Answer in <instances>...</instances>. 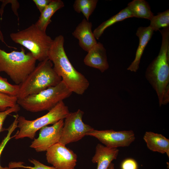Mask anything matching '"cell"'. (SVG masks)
Listing matches in <instances>:
<instances>
[{"label": "cell", "instance_id": "1f68e13d", "mask_svg": "<svg viewBox=\"0 0 169 169\" xmlns=\"http://www.w3.org/2000/svg\"><path fill=\"white\" fill-rule=\"evenodd\" d=\"M0 169H10L8 167H3L2 166H1L0 168Z\"/></svg>", "mask_w": 169, "mask_h": 169}, {"label": "cell", "instance_id": "83f0119b", "mask_svg": "<svg viewBox=\"0 0 169 169\" xmlns=\"http://www.w3.org/2000/svg\"><path fill=\"white\" fill-rule=\"evenodd\" d=\"M33 1L41 13L51 2V0H33Z\"/></svg>", "mask_w": 169, "mask_h": 169}, {"label": "cell", "instance_id": "4dcf8cb0", "mask_svg": "<svg viewBox=\"0 0 169 169\" xmlns=\"http://www.w3.org/2000/svg\"><path fill=\"white\" fill-rule=\"evenodd\" d=\"M108 169H115L114 164L111 162L110 164Z\"/></svg>", "mask_w": 169, "mask_h": 169}, {"label": "cell", "instance_id": "8992f818", "mask_svg": "<svg viewBox=\"0 0 169 169\" xmlns=\"http://www.w3.org/2000/svg\"><path fill=\"white\" fill-rule=\"evenodd\" d=\"M10 36L14 42L28 49L36 60L40 62L48 58L53 39L35 23L16 33H12Z\"/></svg>", "mask_w": 169, "mask_h": 169}, {"label": "cell", "instance_id": "ac0fdd59", "mask_svg": "<svg viewBox=\"0 0 169 169\" xmlns=\"http://www.w3.org/2000/svg\"><path fill=\"white\" fill-rule=\"evenodd\" d=\"M127 7L133 17L150 20L154 15L149 4L145 0H133L128 4Z\"/></svg>", "mask_w": 169, "mask_h": 169}, {"label": "cell", "instance_id": "52a82bcc", "mask_svg": "<svg viewBox=\"0 0 169 169\" xmlns=\"http://www.w3.org/2000/svg\"><path fill=\"white\" fill-rule=\"evenodd\" d=\"M69 112L68 108L63 102L59 103L45 115L33 120L26 119L23 116L18 119V131L14 136L16 139L28 137L33 139L36 132L49 124H54L61 120H64Z\"/></svg>", "mask_w": 169, "mask_h": 169}, {"label": "cell", "instance_id": "7c38bea8", "mask_svg": "<svg viewBox=\"0 0 169 169\" xmlns=\"http://www.w3.org/2000/svg\"><path fill=\"white\" fill-rule=\"evenodd\" d=\"M84 62L86 65L97 69L102 73L108 69L109 65L106 50L103 44L97 42L88 52Z\"/></svg>", "mask_w": 169, "mask_h": 169}, {"label": "cell", "instance_id": "f1b7e54d", "mask_svg": "<svg viewBox=\"0 0 169 169\" xmlns=\"http://www.w3.org/2000/svg\"><path fill=\"white\" fill-rule=\"evenodd\" d=\"M7 3H10L12 4V9L14 14L17 16L19 19L17 9L19 7V4L17 0H5Z\"/></svg>", "mask_w": 169, "mask_h": 169}, {"label": "cell", "instance_id": "4316f807", "mask_svg": "<svg viewBox=\"0 0 169 169\" xmlns=\"http://www.w3.org/2000/svg\"><path fill=\"white\" fill-rule=\"evenodd\" d=\"M136 161L133 159L127 158L123 161L121 164V169H138Z\"/></svg>", "mask_w": 169, "mask_h": 169}, {"label": "cell", "instance_id": "d4e9b609", "mask_svg": "<svg viewBox=\"0 0 169 169\" xmlns=\"http://www.w3.org/2000/svg\"><path fill=\"white\" fill-rule=\"evenodd\" d=\"M19 116L17 114L14 116V119L13 122L7 129L8 133L7 136L4 138L0 144V157L2 152L8 142L14 136L12 137L11 135L15 129L18 127V119ZM1 166L0 165V168Z\"/></svg>", "mask_w": 169, "mask_h": 169}, {"label": "cell", "instance_id": "5b68a950", "mask_svg": "<svg viewBox=\"0 0 169 169\" xmlns=\"http://www.w3.org/2000/svg\"><path fill=\"white\" fill-rule=\"evenodd\" d=\"M72 93L62 80L55 86L49 87L23 98L18 99L17 104L24 110L32 112L49 111L69 97Z\"/></svg>", "mask_w": 169, "mask_h": 169}, {"label": "cell", "instance_id": "277c9868", "mask_svg": "<svg viewBox=\"0 0 169 169\" xmlns=\"http://www.w3.org/2000/svg\"><path fill=\"white\" fill-rule=\"evenodd\" d=\"M20 51L7 53L0 48V72H4L16 84L22 83L35 67L36 60L32 54Z\"/></svg>", "mask_w": 169, "mask_h": 169}, {"label": "cell", "instance_id": "f546056e", "mask_svg": "<svg viewBox=\"0 0 169 169\" xmlns=\"http://www.w3.org/2000/svg\"><path fill=\"white\" fill-rule=\"evenodd\" d=\"M0 40L3 43H4L8 47H11L9 46H8L6 43L5 42L4 40V38L3 36V33H2L1 31L0 30Z\"/></svg>", "mask_w": 169, "mask_h": 169}, {"label": "cell", "instance_id": "4fadbf2b", "mask_svg": "<svg viewBox=\"0 0 169 169\" xmlns=\"http://www.w3.org/2000/svg\"><path fill=\"white\" fill-rule=\"evenodd\" d=\"M92 23L84 18L72 33L79 40V46L87 52L97 43L92 31Z\"/></svg>", "mask_w": 169, "mask_h": 169}, {"label": "cell", "instance_id": "ba28073f", "mask_svg": "<svg viewBox=\"0 0 169 169\" xmlns=\"http://www.w3.org/2000/svg\"><path fill=\"white\" fill-rule=\"evenodd\" d=\"M84 112L80 109L69 112L64 119L59 142L65 145L77 141L94 129L82 120Z\"/></svg>", "mask_w": 169, "mask_h": 169}, {"label": "cell", "instance_id": "7402d4cb", "mask_svg": "<svg viewBox=\"0 0 169 169\" xmlns=\"http://www.w3.org/2000/svg\"><path fill=\"white\" fill-rule=\"evenodd\" d=\"M19 90V84H12L7 79L0 76V93L17 97Z\"/></svg>", "mask_w": 169, "mask_h": 169}, {"label": "cell", "instance_id": "7a4b0ae2", "mask_svg": "<svg viewBox=\"0 0 169 169\" xmlns=\"http://www.w3.org/2000/svg\"><path fill=\"white\" fill-rule=\"evenodd\" d=\"M64 38L62 35L57 36L53 39L48 58L53 64L55 72L69 89L72 93L82 95L89 87V82L70 62L64 49Z\"/></svg>", "mask_w": 169, "mask_h": 169}, {"label": "cell", "instance_id": "484cf974", "mask_svg": "<svg viewBox=\"0 0 169 169\" xmlns=\"http://www.w3.org/2000/svg\"><path fill=\"white\" fill-rule=\"evenodd\" d=\"M20 110V106L17 104L4 111H0V132L2 131L3 123L7 116L12 113L18 112Z\"/></svg>", "mask_w": 169, "mask_h": 169}, {"label": "cell", "instance_id": "9a60e30c", "mask_svg": "<svg viewBox=\"0 0 169 169\" xmlns=\"http://www.w3.org/2000/svg\"><path fill=\"white\" fill-rule=\"evenodd\" d=\"M119 152L117 148H110L98 144L91 161L97 164V169H108L112 161L117 159Z\"/></svg>", "mask_w": 169, "mask_h": 169}, {"label": "cell", "instance_id": "3957f363", "mask_svg": "<svg viewBox=\"0 0 169 169\" xmlns=\"http://www.w3.org/2000/svg\"><path fill=\"white\" fill-rule=\"evenodd\" d=\"M62 80L55 72L52 62L48 58L40 62L33 70L19 85L17 96L22 99L55 86Z\"/></svg>", "mask_w": 169, "mask_h": 169}, {"label": "cell", "instance_id": "5bb4252c", "mask_svg": "<svg viewBox=\"0 0 169 169\" xmlns=\"http://www.w3.org/2000/svg\"><path fill=\"white\" fill-rule=\"evenodd\" d=\"M153 32V30L149 26L140 27L137 28L136 34L139 38V44L134 59L127 68V70L135 72L138 70L144 50L151 39Z\"/></svg>", "mask_w": 169, "mask_h": 169}, {"label": "cell", "instance_id": "d6a6232c", "mask_svg": "<svg viewBox=\"0 0 169 169\" xmlns=\"http://www.w3.org/2000/svg\"><path fill=\"white\" fill-rule=\"evenodd\" d=\"M17 169H27L23 168H17Z\"/></svg>", "mask_w": 169, "mask_h": 169}, {"label": "cell", "instance_id": "d6986e66", "mask_svg": "<svg viewBox=\"0 0 169 169\" xmlns=\"http://www.w3.org/2000/svg\"><path fill=\"white\" fill-rule=\"evenodd\" d=\"M132 13L127 7L118 13L104 22L94 30L93 33L96 39H98L105 30L114 23L127 18L132 17Z\"/></svg>", "mask_w": 169, "mask_h": 169}, {"label": "cell", "instance_id": "30bf717a", "mask_svg": "<svg viewBox=\"0 0 169 169\" xmlns=\"http://www.w3.org/2000/svg\"><path fill=\"white\" fill-rule=\"evenodd\" d=\"M46 151L47 162L57 169H75L77 162V155L65 145L59 142L51 146Z\"/></svg>", "mask_w": 169, "mask_h": 169}, {"label": "cell", "instance_id": "44dd1931", "mask_svg": "<svg viewBox=\"0 0 169 169\" xmlns=\"http://www.w3.org/2000/svg\"><path fill=\"white\" fill-rule=\"evenodd\" d=\"M150 21L149 26L154 31L159 30L161 28L169 27V9L154 15Z\"/></svg>", "mask_w": 169, "mask_h": 169}, {"label": "cell", "instance_id": "603a6c76", "mask_svg": "<svg viewBox=\"0 0 169 169\" xmlns=\"http://www.w3.org/2000/svg\"><path fill=\"white\" fill-rule=\"evenodd\" d=\"M29 161L34 165L33 166H25L22 162H11L9 163L8 167L10 169L22 168L27 169H57L54 166L45 165L35 159H29Z\"/></svg>", "mask_w": 169, "mask_h": 169}, {"label": "cell", "instance_id": "8fae6325", "mask_svg": "<svg viewBox=\"0 0 169 169\" xmlns=\"http://www.w3.org/2000/svg\"><path fill=\"white\" fill-rule=\"evenodd\" d=\"M64 120H61L50 126H45L40 130L38 137L32 142L30 147L38 152L46 151L60 139Z\"/></svg>", "mask_w": 169, "mask_h": 169}, {"label": "cell", "instance_id": "ffe728a7", "mask_svg": "<svg viewBox=\"0 0 169 169\" xmlns=\"http://www.w3.org/2000/svg\"><path fill=\"white\" fill-rule=\"evenodd\" d=\"M97 0H76L73 4L74 10L83 13L85 18L89 21L90 16L95 9Z\"/></svg>", "mask_w": 169, "mask_h": 169}, {"label": "cell", "instance_id": "9c48e42d", "mask_svg": "<svg viewBox=\"0 0 169 169\" xmlns=\"http://www.w3.org/2000/svg\"><path fill=\"white\" fill-rule=\"evenodd\" d=\"M86 136L95 137L106 146L110 148L127 147L135 139L132 130L116 131L113 130H95L88 132Z\"/></svg>", "mask_w": 169, "mask_h": 169}, {"label": "cell", "instance_id": "e0dca14e", "mask_svg": "<svg viewBox=\"0 0 169 169\" xmlns=\"http://www.w3.org/2000/svg\"><path fill=\"white\" fill-rule=\"evenodd\" d=\"M63 2L61 0H51L41 13L35 24L42 30L46 32L48 25L51 22V18L58 10L64 7Z\"/></svg>", "mask_w": 169, "mask_h": 169}, {"label": "cell", "instance_id": "6da1fadb", "mask_svg": "<svg viewBox=\"0 0 169 169\" xmlns=\"http://www.w3.org/2000/svg\"><path fill=\"white\" fill-rule=\"evenodd\" d=\"M159 31L162 37L160 50L147 67L145 77L156 91L161 107L169 102V27Z\"/></svg>", "mask_w": 169, "mask_h": 169}, {"label": "cell", "instance_id": "cb8c5ba5", "mask_svg": "<svg viewBox=\"0 0 169 169\" xmlns=\"http://www.w3.org/2000/svg\"><path fill=\"white\" fill-rule=\"evenodd\" d=\"M17 96L0 93V111H3L17 104Z\"/></svg>", "mask_w": 169, "mask_h": 169}, {"label": "cell", "instance_id": "2e32d148", "mask_svg": "<svg viewBox=\"0 0 169 169\" xmlns=\"http://www.w3.org/2000/svg\"><path fill=\"white\" fill-rule=\"evenodd\" d=\"M143 138L150 150L161 154L166 153L169 157V139L161 134L146 131Z\"/></svg>", "mask_w": 169, "mask_h": 169}]
</instances>
